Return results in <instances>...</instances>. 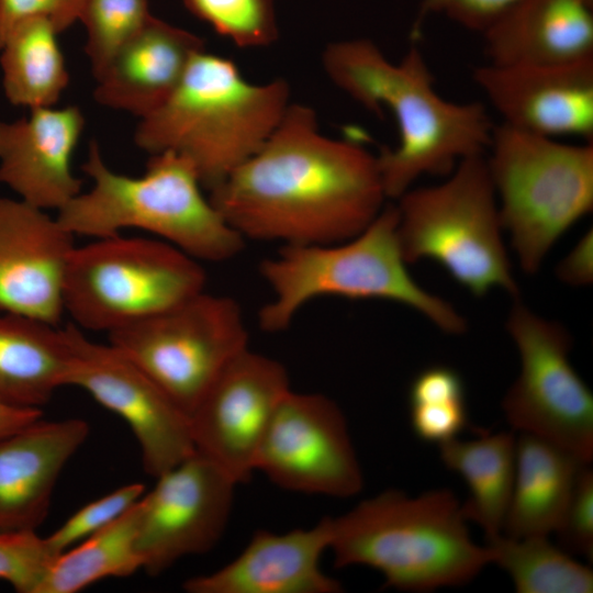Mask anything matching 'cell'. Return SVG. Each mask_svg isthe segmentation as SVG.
<instances>
[{
  "label": "cell",
  "mask_w": 593,
  "mask_h": 593,
  "mask_svg": "<svg viewBox=\"0 0 593 593\" xmlns=\"http://www.w3.org/2000/svg\"><path fill=\"white\" fill-rule=\"evenodd\" d=\"M210 201L246 240L331 244L363 231L385 205L377 156L318 130L315 111L290 104L262 146Z\"/></svg>",
  "instance_id": "cell-1"
},
{
  "label": "cell",
  "mask_w": 593,
  "mask_h": 593,
  "mask_svg": "<svg viewBox=\"0 0 593 593\" xmlns=\"http://www.w3.org/2000/svg\"><path fill=\"white\" fill-rule=\"evenodd\" d=\"M322 60L337 88L396 122L398 145L377 156L387 199L396 200L424 175L448 176L462 159L486 154L495 126L486 107L443 98L417 46L392 63L369 38L340 40L326 46Z\"/></svg>",
  "instance_id": "cell-2"
},
{
  "label": "cell",
  "mask_w": 593,
  "mask_h": 593,
  "mask_svg": "<svg viewBox=\"0 0 593 593\" xmlns=\"http://www.w3.org/2000/svg\"><path fill=\"white\" fill-rule=\"evenodd\" d=\"M467 523L448 489L416 496L389 489L331 517L328 551L337 568L379 571L384 588L430 592L459 586L492 563L490 549L473 541Z\"/></svg>",
  "instance_id": "cell-3"
},
{
  "label": "cell",
  "mask_w": 593,
  "mask_h": 593,
  "mask_svg": "<svg viewBox=\"0 0 593 593\" xmlns=\"http://www.w3.org/2000/svg\"><path fill=\"white\" fill-rule=\"evenodd\" d=\"M289 99L286 80L251 83L232 60L202 51L169 99L141 119L134 141L150 155L184 157L211 190L262 146Z\"/></svg>",
  "instance_id": "cell-4"
},
{
  "label": "cell",
  "mask_w": 593,
  "mask_h": 593,
  "mask_svg": "<svg viewBox=\"0 0 593 593\" xmlns=\"http://www.w3.org/2000/svg\"><path fill=\"white\" fill-rule=\"evenodd\" d=\"M82 170L91 189L57 211L74 236L102 238L138 228L201 262H224L244 248L245 239L203 195L193 165L176 153L150 155L144 175L131 177L109 168L92 141Z\"/></svg>",
  "instance_id": "cell-5"
},
{
  "label": "cell",
  "mask_w": 593,
  "mask_h": 593,
  "mask_svg": "<svg viewBox=\"0 0 593 593\" xmlns=\"http://www.w3.org/2000/svg\"><path fill=\"white\" fill-rule=\"evenodd\" d=\"M398 210L385 204L356 236L331 244L284 245L260 261L272 298L258 313L267 333L286 331L310 301L325 295L383 299L407 305L448 334L466 332L465 318L418 286L406 269L398 238Z\"/></svg>",
  "instance_id": "cell-6"
},
{
  "label": "cell",
  "mask_w": 593,
  "mask_h": 593,
  "mask_svg": "<svg viewBox=\"0 0 593 593\" xmlns=\"http://www.w3.org/2000/svg\"><path fill=\"white\" fill-rule=\"evenodd\" d=\"M486 153L502 227L523 271L536 273L558 238L593 209V142L562 143L501 123Z\"/></svg>",
  "instance_id": "cell-7"
},
{
  "label": "cell",
  "mask_w": 593,
  "mask_h": 593,
  "mask_svg": "<svg viewBox=\"0 0 593 593\" xmlns=\"http://www.w3.org/2000/svg\"><path fill=\"white\" fill-rule=\"evenodd\" d=\"M396 200L406 264L433 259L475 296L502 288L517 298L484 155L462 159L444 182L410 188Z\"/></svg>",
  "instance_id": "cell-8"
},
{
  "label": "cell",
  "mask_w": 593,
  "mask_h": 593,
  "mask_svg": "<svg viewBox=\"0 0 593 593\" xmlns=\"http://www.w3.org/2000/svg\"><path fill=\"white\" fill-rule=\"evenodd\" d=\"M201 261L159 238L121 234L75 246L64 280V311L81 329L107 334L205 290Z\"/></svg>",
  "instance_id": "cell-9"
},
{
  "label": "cell",
  "mask_w": 593,
  "mask_h": 593,
  "mask_svg": "<svg viewBox=\"0 0 593 593\" xmlns=\"http://www.w3.org/2000/svg\"><path fill=\"white\" fill-rule=\"evenodd\" d=\"M108 338L189 416L225 366L248 348L239 303L205 290Z\"/></svg>",
  "instance_id": "cell-10"
},
{
  "label": "cell",
  "mask_w": 593,
  "mask_h": 593,
  "mask_svg": "<svg viewBox=\"0 0 593 593\" xmlns=\"http://www.w3.org/2000/svg\"><path fill=\"white\" fill-rule=\"evenodd\" d=\"M506 328L521 357L519 374L502 401L513 430L547 439L591 462L593 395L569 361L570 333L519 301Z\"/></svg>",
  "instance_id": "cell-11"
},
{
  "label": "cell",
  "mask_w": 593,
  "mask_h": 593,
  "mask_svg": "<svg viewBox=\"0 0 593 593\" xmlns=\"http://www.w3.org/2000/svg\"><path fill=\"white\" fill-rule=\"evenodd\" d=\"M255 471L283 490L303 494L351 497L363 486L339 405L325 394L292 389L267 428Z\"/></svg>",
  "instance_id": "cell-12"
},
{
  "label": "cell",
  "mask_w": 593,
  "mask_h": 593,
  "mask_svg": "<svg viewBox=\"0 0 593 593\" xmlns=\"http://www.w3.org/2000/svg\"><path fill=\"white\" fill-rule=\"evenodd\" d=\"M72 365L69 385L88 392L133 432L144 471L155 479L195 452L189 415L118 348L66 325Z\"/></svg>",
  "instance_id": "cell-13"
},
{
  "label": "cell",
  "mask_w": 593,
  "mask_h": 593,
  "mask_svg": "<svg viewBox=\"0 0 593 593\" xmlns=\"http://www.w3.org/2000/svg\"><path fill=\"white\" fill-rule=\"evenodd\" d=\"M290 390L288 371L279 360L244 349L190 413L195 451L238 484L247 482L267 428Z\"/></svg>",
  "instance_id": "cell-14"
},
{
  "label": "cell",
  "mask_w": 593,
  "mask_h": 593,
  "mask_svg": "<svg viewBox=\"0 0 593 593\" xmlns=\"http://www.w3.org/2000/svg\"><path fill=\"white\" fill-rule=\"evenodd\" d=\"M156 479L155 488L138 501L142 570L153 577L219 542L238 484L197 451Z\"/></svg>",
  "instance_id": "cell-15"
},
{
  "label": "cell",
  "mask_w": 593,
  "mask_h": 593,
  "mask_svg": "<svg viewBox=\"0 0 593 593\" xmlns=\"http://www.w3.org/2000/svg\"><path fill=\"white\" fill-rule=\"evenodd\" d=\"M472 78L513 128L593 142V59L555 65L484 64Z\"/></svg>",
  "instance_id": "cell-16"
},
{
  "label": "cell",
  "mask_w": 593,
  "mask_h": 593,
  "mask_svg": "<svg viewBox=\"0 0 593 593\" xmlns=\"http://www.w3.org/2000/svg\"><path fill=\"white\" fill-rule=\"evenodd\" d=\"M74 237L46 210L0 197V313L58 326Z\"/></svg>",
  "instance_id": "cell-17"
},
{
  "label": "cell",
  "mask_w": 593,
  "mask_h": 593,
  "mask_svg": "<svg viewBox=\"0 0 593 593\" xmlns=\"http://www.w3.org/2000/svg\"><path fill=\"white\" fill-rule=\"evenodd\" d=\"M83 127L75 105L31 109L25 118L0 121V183L30 204L59 211L81 192L71 156Z\"/></svg>",
  "instance_id": "cell-18"
},
{
  "label": "cell",
  "mask_w": 593,
  "mask_h": 593,
  "mask_svg": "<svg viewBox=\"0 0 593 593\" xmlns=\"http://www.w3.org/2000/svg\"><path fill=\"white\" fill-rule=\"evenodd\" d=\"M329 542L331 517L287 533L259 529L235 559L182 588L188 593H339L342 583L320 566Z\"/></svg>",
  "instance_id": "cell-19"
},
{
  "label": "cell",
  "mask_w": 593,
  "mask_h": 593,
  "mask_svg": "<svg viewBox=\"0 0 593 593\" xmlns=\"http://www.w3.org/2000/svg\"><path fill=\"white\" fill-rule=\"evenodd\" d=\"M88 434L80 418H40L0 438V532H36L63 469Z\"/></svg>",
  "instance_id": "cell-20"
},
{
  "label": "cell",
  "mask_w": 593,
  "mask_h": 593,
  "mask_svg": "<svg viewBox=\"0 0 593 593\" xmlns=\"http://www.w3.org/2000/svg\"><path fill=\"white\" fill-rule=\"evenodd\" d=\"M202 51L203 38L152 15L96 78L94 99L142 119L169 99Z\"/></svg>",
  "instance_id": "cell-21"
},
{
  "label": "cell",
  "mask_w": 593,
  "mask_h": 593,
  "mask_svg": "<svg viewBox=\"0 0 593 593\" xmlns=\"http://www.w3.org/2000/svg\"><path fill=\"white\" fill-rule=\"evenodd\" d=\"M482 35L494 65L593 59V0H518Z\"/></svg>",
  "instance_id": "cell-22"
},
{
  "label": "cell",
  "mask_w": 593,
  "mask_h": 593,
  "mask_svg": "<svg viewBox=\"0 0 593 593\" xmlns=\"http://www.w3.org/2000/svg\"><path fill=\"white\" fill-rule=\"evenodd\" d=\"M586 463L547 439L519 433L515 478L501 533L513 538L556 533Z\"/></svg>",
  "instance_id": "cell-23"
},
{
  "label": "cell",
  "mask_w": 593,
  "mask_h": 593,
  "mask_svg": "<svg viewBox=\"0 0 593 593\" xmlns=\"http://www.w3.org/2000/svg\"><path fill=\"white\" fill-rule=\"evenodd\" d=\"M72 351L66 326L0 313V400L42 409L69 385Z\"/></svg>",
  "instance_id": "cell-24"
},
{
  "label": "cell",
  "mask_w": 593,
  "mask_h": 593,
  "mask_svg": "<svg viewBox=\"0 0 593 593\" xmlns=\"http://www.w3.org/2000/svg\"><path fill=\"white\" fill-rule=\"evenodd\" d=\"M438 446L444 466L462 477L469 488V497L461 504L466 519L479 525L485 537L500 534L515 478L514 430H481L475 439L456 437Z\"/></svg>",
  "instance_id": "cell-25"
},
{
  "label": "cell",
  "mask_w": 593,
  "mask_h": 593,
  "mask_svg": "<svg viewBox=\"0 0 593 593\" xmlns=\"http://www.w3.org/2000/svg\"><path fill=\"white\" fill-rule=\"evenodd\" d=\"M58 32L43 18L18 24L0 48L4 96L13 105H54L69 82Z\"/></svg>",
  "instance_id": "cell-26"
},
{
  "label": "cell",
  "mask_w": 593,
  "mask_h": 593,
  "mask_svg": "<svg viewBox=\"0 0 593 593\" xmlns=\"http://www.w3.org/2000/svg\"><path fill=\"white\" fill-rule=\"evenodd\" d=\"M138 501L104 528L57 555L38 593H76L97 581L127 577L142 569Z\"/></svg>",
  "instance_id": "cell-27"
},
{
  "label": "cell",
  "mask_w": 593,
  "mask_h": 593,
  "mask_svg": "<svg viewBox=\"0 0 593 593\" xmlns=\"http://www.w3.org/2000/svg\"><path fill=\"white\" fill-rule=\"evenodd\" d=\"M548 537L513 538L500 533L485 537V546L492 563L510 575L518 593H591L592 569Z\"/></svg>",
  "instance_id": "cell-28"
},
{
  "label": "cell",
  "mask_w": 593,
  "mask_h": 593,
  "mask_svg": "<svg viewBox=\"0 0 593 593\" xmlns=\"http://www.w3.org/2000/svg\"><path fill=\"white\" fill-rule=\"evenodd\" d=\"M414 434L423 441L443 444L456 438L468 424L465 385L458 372L434 366L419 372L410 393Z\"/></svg>",
  "instance_id": "cell-29"
},
{
  "label": "cell",
  "mask_w": 593,
  "mask_h": 593,
  "mask_svg": "<svg viewBox=\"0 0 593 593\" xmlns=\"http://www.w3.org/2000/svg\"><path fill=\"white\" fill-rule=\"evenodd\" d=\"M152 15L148 0H86L79 21L87 32L85 52L94 78Z\"/></svg>",
  "instance_id": "cell-30"
},
{
  "label": "cell",
  "mask_w": 593,
  "mask_h": 593,
  "mask_svg": "<svg viewBox=\"0 0 593 593\" xmlns=\"http://www.w3.org/2000/svg\"><path fill=\"white\" fill-rule=\"evenodd\" d=\"M187 10L216 33L244 48L278 40L275 0H182Z\"/></svg>",
  "instance_id": "cell-31"
},
{
  "label": "cell",
  "mask_w": 593,
  "mask_h": 593,
  "mask_svg": "<svg viewBox=\"0 0 593 593\" xmlns=\"http://www.w3.org/2000/svg\"><path fill=\"white\" fill-rule=\"evenodd\" d=\"M144 491L142 483L134 482L86 504L45 537L49 550L57 556L104 528L130 510L144 495Z\"/></svg>",
  "instance_id": "cell-32"
},
{
  "label": "cell",
  "mask_w": 593,
  "mask_h": 593,
  "mask_svg": "<svg viewBox=\"0 0 593 593\" xmlns=\"http://www.w3.org/2000/svg\"><path fill=\"white\" fill-rule=\"evenodd\" d=\"M55 557L36 532H0V580L19 593H38Z\"/></svg>",
  "instance_id": "cell-33"
},
{
  "label": "cell",
  "mask_w": 593,
  "mask_h": 593,
  "mask_svg": "<svg viewBox=\"0 0 593 593\" xmlns=\"http://www.w3.org/2000/svg\"><path fill=\"white\" fill-rule=\"evenodd\" d=\"M581 469L572 494L556 530L560 547L569 553L593 560V472Z\"/></svg>",
  "instance_id": "cell-34"
},
{
  "label": "cell",
  "mask_w": 593,
  "mask_h": 593,
  "mask_svg": "<svg viewBox=\"0 0 593 593\" xmlns=\"http://www.w3.org/2000/svg\"><path fill=\"white\" fill-rule=\"evenodd\" d=\"M86 0H0V48L21 22L43 18L60 33L79 21Z\"/></svg>",
  "instance_id": "cell-35"
},
{
  "label": "cell",
  "mask_w": 593,
  "mask_h": 593,
  "mask_svg": "<svg viewBox=\"0 0 593 593\" xmlns=\"http://www.w3.org/2000/svg\"><path fill=\"white\" fill-rule=\"evenodd\" d=\"M518 0H417L422 14L443 15L460 26L483 33Z\"/></svg>",
  "instance_id": "cell-36"
},
{
  "label": "cell",
  "mask_w": 593,
  "mask_h": 593,
  "mask_svg": "<svg viewBox=\"0 0 593 593\" xmlns=\"http://www.w3.org/2000/svg\"><path fill=\"white\" fill-rule=\"evenodd\" d=\"M558 278L571 286H588L593 280V234H584L557 267Z\"/></svg>",
  "instance_id": "cell-37"
},
{
  "label": "cell",
  "mask_w": 593,
  "mask_h": 593,
  "mask_svg": "<svg viewBox=\"0 0 593 593\" xmlns=\"http://www.w3.org/2000/svg\"><path fill=\"white\" fill-rule=\"evenodd\" d=\"M42 418V409L15 406L0 400V438Z\"/></svg>",
  "instance_id": "cell-38"
}]
</instances>
